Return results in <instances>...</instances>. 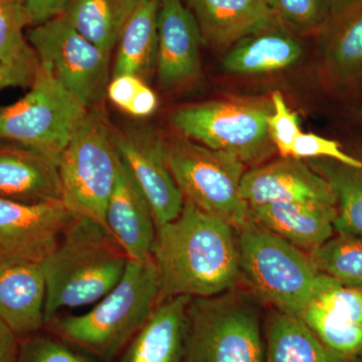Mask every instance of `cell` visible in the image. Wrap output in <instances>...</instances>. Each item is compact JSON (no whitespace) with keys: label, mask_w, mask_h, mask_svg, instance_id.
Masks as SVG:
<instances>
[{"label":"cell","mask_w":362,"mask_h":362,"mask_svg":"<svg viewBox=\"0 0 362 362\" xmlns=\"http://www.w3.org/2000/svg\"><path fill=\"white\" fill-rule=\"evenodd\" d=\"M273 104L265 99L214 100L181 107L171 114L170 123L188 139L257 165L277 151L269 136Z\"/></svg>","instance_id":"obj_7"},{"label":"cell","mask_w":362,"mask_h":362,"mask_svg":"<svg viewBox=\"0 0 362 362\" xmlns=\"http://www.w3.org/2000/svg\"><path fill=\"white\" fill-rule=\"evenodd\" d=\"M202 40L194 14L181 0H161L156 70L162 87H180L199 76Z\"/></svg>","instance_id":"obj_14"},{"label":"cell","mask_w":362,"mask_h":362,"mask_svg":"<svg viewBox=\"0 0 362 362\" xmlns=\"http://www.w3.org/2000/svg\"><path fill=\"white\" fill-rule=\"evenodd\" d=\"M202 40L232 47L276 20L265 0H188Z\"/></svg>","instance_id":"obj_21"},{"label":"cell","mask_w":362,"mask_h":362,"mask_svg":"<svg viewBox=\"0 0 362 362\" xmlns=\"http://www.w3.org/2000/svg\"><path fill=\"white\" fill-rule=\"evenodd\" d=\"M265 339L258 301L235 288L192 298L185 362H264Z\"/></svg>","instance_id":"obj_5"},{"label":"cell","mask_w":362,"mask_h":362,"mask_svg":"<svg viewBox=\"0 0 362 362\" xmlns=\"http://www.w3.org/2000/svg\"><path fill=\"white\" fill-rule=\"evenodd\" d=\"M112 103L134 117L152 115L158 106L156 92L137 76L121 75L112 78L107 88Z\"/></svg>","instance_id":"obj_31"},{"label":"cell","mask_w":362,"mask_h":362,"mask_svg":"<svg viewBox=\"0 0 362 362\" xmlns=\"http://www.w3.org/2000/svg\"><path fill=\"white\" fill-rule=\"evenodd\" d=\"M18 335L0 319V362H18L21 344Z\"/></svg>","instance_id":"obj_38"},{"label":"cell","mask_w":362,"mask_h":362,"mask_svg":"<svg viewBox=\"0 0 362 362\" xmlns=\"http://www.w3.org/2000/svg\"><path fill=\"white\" fill-rule=\"evenodd\" d=\"M242 275L274 310L301 317L332 278L321 273L308 252L250 218L237 228Z\"/></svg>","instance_id":"obj_4"},{"label":"cell","mask_w":362,"mask_h":362,"mask_svg":"<svg viewBox=\"0 0 362 362\" xmlns=\"http://www.w3.org/2000/svg\"><path fill=\"white\" fill-rule=\"evenodd\" d=\"M357 157L362 160V154ZM305 161L328 181L337 195L335 233L362 237V166L352 168L331 159Z\"/></svg>","instance_id":"obj_26"},{"label":"cell","mask_w":362,"mask_h":362,"mask_svg":"<svg viewBox=\"0 0 362 362\" xmlns=\"http://www.w3.org/2000/svg\"><path fill=\"white\" fill-rule=\"evenodd\" d=\"M68 0H23L32 25H40L61 16Z\"/></svg>","instance_id":"obj_37"},{"label":"cell","mask_w":362,"mask_h":362,"mask_svg":"<svg viewBox=\"0 0 362 362\" xmlns=\"http://www.w3.org/2000/svg\"><path fill=\"white\" fill-rule=\"evenodd\" d=\"M18 362H89L58 341L45 337L26 340L20 346Z\"/></svg>","instance_id":"obj_35"},{"label":"cell","mask_w":362,"mask_h":362,"mask_svg":"<svg viewBox=\"0 0 362 362\" xmlns=\"http://www.w3.org/2000/svg\"><path fill=\"white\" fill-rule=\"evenodd\" d=\"M28 44L42 65L86 108H96L107 95L111 54L80 35L59 16L28 33Z\"/></svg>","instance_id":"obj_10"},{"label":"cell","mask_w":362,"mask_h":362,"mask_svg":"<svg viewBox=\"0 0 362 362\" xmlns=\"http://www.w3.org/2000/svg\"><path fill=\"white\" fill-rule=\"evenodd\" d=\"M318 37L324 82L340 90L362 78V1L329 18Z\"/></svg>","instance_id":"obj_19"},{"label":"cell","mask_w":362,"mask_h":362,"mask_svg":"<svg viewBox=\"0 0 362 362\" xmlns=\"http://www.w3.org/2000/svg\"><path fill=\"white\" fill-rule=\"evenodd\" d=\"M45 280L40 263L0 264V319L18 337L45 323Z\"/></svg>","instance_id":"obj_20"},{"label":"cell","mask_w":362,"mask_h":362,"mask_svg":"<svg viewBox=\"0 0 362 362\" xmlns=\"http://www.w3.org/2000/svg\"><path fill=\"white\" fill-rule=\"evenodd\" d=\"M308 252L321 273L345 287L362 292V237L337 233Z\"/></svg>","instance_id":"obj_27"},{"label":"cell","mask_w":362,"mask_h":362,"mask_svg":"<svg viewBox=\"0 0 362 362\" xmlns=\"http://www.w3.org/2000/svg\"><path fill=\"white\" fill-rule=\"evenodd\" d=\"M160 279L153 258L128 261L122 279L82 315L54 318L62 337L101 358H111L134 338L160 303Z\"/></svg>","instance_id":"obj_3"},{"label":"cell","mask_w":362,"mask_h":362,"mask_svg":"<svg viewBox=\"0 0 362 362\" xmlns=\"http://www.w3.org/2000/svg\"><path fill=\"white\" fill-rule=\"evenodd\" d=\"M351 362H362V354L361 356L357 357V358L354 359V361H352Z\"/></svg>","instance_id":"obj_40"},{"label":"cell","mask_w":362,"mask_h":362,"mask_svg":"<svg viewBox=\"0 0 362 362\" xmlns=\"http://www.w3.org/2000/svg\"><path fill=\"white\" fill-rule=\"evenodd\" d=\"M361 1L362 0H325L330 18L339 16L340 13H344L347 9L351 8Z\"/></svg>","instance_id":"obj_39"},{"label":"cell","mask_w":362,"mask_h":362,"mask_svg":"<svg viewBox=\"0 0 362 362\" xmlns=\"http://www.w3.org/2000/svg\"><path fill=\"white\" fill-rule=\"evenodd\" d=\"M243 199L249 206L274 202H319L337 206L328 181L302 159L282 157L245 173Z\"/></svg>","instance_id":"obj_13"},{"label":"cell","mask_w":362,"mask_h":362,"mask_svg":"<svg viewBox=\"0 0 362 362\" xmlns=\"http://www.w3.org/2000/svg\"><path fill=\"white\" fill-rule=\"evenodd\" d=\"M273 112L268 118V130L271 141L282 157H290L293 144L300 133L299 116L286 103L282 93H272Z\"/></svg>","instance_id":"obj_32"},{"label":"cell","mask_w":362,"mask_h":362,"mask_svg":"<svg viewBox=\"0 0 362 362\" xmlns=\"http://www.w3.org/2000/svg\"><path fill=\"white\" fill-rule=\"evenodd\" d=\"M74 218L63 202L28 204L0 199V264L42 263Z\"/></svg>","instance_id":"obj_12"},{"label":"cell","mask_w":362,"mask_h":362,"mask_svg":"<svg viewBox=\"0 0 362 362\" xmlns=\"http://www.w3.org/2000/svg\"><path fill=\"white\" fill-rule=\"evenodd\" d=\"M165 147L169 169L185 199L235 228L250 220L240 190L246 165L237 156L187 137L165 142Z\"/></svg>","instance_id":"obj_9"},{"label":"cell","mask_w":362,"mask_h":362,"mask_svg":"<svg viewBox=\"0 0 362 362\" xmlns=\"http://www.w3.org/2000/svg\"><path fill=\"white\" fill-rule=\"evenodd\" d=\"M278 18L252 33L226 52L221 68L226 74L259 76L286 70L302 59L304 45Z\"/></svg>","instance_id":"obj_18"},{"label":"cell","mask_w":362,"mask_h":362,"mask_svg":"<svg viewBox=\"0 0 362 362\" xmlns=\"http://www.w3.org/2000/svg\"><path fill=\"white\" fill-rule=\"evenodd\" d=\"M264 362H345L299 317L274 310L267 320Z\"/></svg>","instance_id":"obj_25"},{"label":"cell","mask_w":362,"mask_h":362,"mask_svg":"<svg viewBox=\"0 0 362 362\" xmlns=\"http://www.w3.org/2000/svg\"><path fill=\"white\" fill-rule=\"evenodd\" d=\"M118 161L114 130L103 111L89 109L58 162L62 202L75 218L107 228Z\"/></svg>","instance_id":"obj_6"},{"label":"cell","mask_w":362,"mask_h":362,"mask_svg":"<svg viewBox=\"0 0 362 362\" xmlns=\"http://www.w3.org/2000/svg\"><path fill=\"white\" fill-rule=\"evenodd\" d=\"M290 157L302 160L331 159L352 168L362 166L361 159L346 153L340 143L314 133H300L293 144Z\"/></svg>","instance_id":"obj_33"},{"label":"cell","mask_w":362,"mask_h":362,"mask_svg":"<svg viewBox=\"0 0 362 362\" xmlns=\"http://www.w3.org/2000/svg\"><path fill=\"white\" fill-rule=\"evenodd\" d=\"M161 0H139L117 44L113 77L139 78L156 68L158 52V13Z\"/></svg>","instance_id":"obj_23"},{"label":"cell","mask_w":362,"mask_h":362,"mask_svg":"<svg viewBox=\"0 0 362 362\" xmlns=\"http://www.w3.org/2000/svg\"><path fill=\"white\" fill-rule=\"evenodd\" d=\"M249 207L252 221L306 252L334 235L337 206L319 202H274Z\"/></svg>","instance_id":"obj_17"},{"label":"cell","mask_w":362,"mask_h":362,"mask_svg":"<svg viewBox=\"0 0 362 362\" xmlns=\"http://www.w3.org/2000/svg\"><path fill=\"white\" fill-rule=\"evenodd\" d=\"M192 298L163 300L131 341L123 362H185Z\"/></svg>","instance_id":"obj_22"},{"label":"cell","mask_w":362,"mask_h":362,"mask_svg":"<svg viewBox=\"0 0 362 362\" xmlns=\"http://www.w3.org/2000/svg\"><path fill=\"white\" fill-rule=\"evenodd\" d=\"M32 25L23 0H0V63L35 54L23 30Z\"/></svg>","instance_id":"obj_29"},{"label":"cell","mask_w":362,"mask_h":362,"mask_svg":"<svg viewBox=\"0 0 362 362\" xmlns=\"http://www.w3.org/2000/svg\"><path fill=\"white\" fill-rule=\"evenodd\" d=\"M274 16L292 32L317 35L329 21L325 0H265Z\"/></svg>","instance_id":"obj_30"},{"label":"cell","mask_w":362,"mask_h":362,"mask_svg":"<svg viewBox=\"0 0 362 362\" xmlns=\"http://www.w3.org/2000/svg\"><path fill=\"white\" fill-rule=\"evenodd\" d=\"M300 318L342 361L351 362L362 354V325L338 316L314 300Z\"/></svg>","instance_id":"obj_28"},{"label":"cell","mask_w":362,"mask_h":362,"mask_svg":"<svg viewBox=\"0 0 362 362\" xmlns=\"http://www.w3.org/2000/svg\"><path fill=\"white\" fill-rule=\"evenodd\" d=\"M128 258L108 228L75 218L40 263L45 280V323L59 311L97 303L115 287Z\"/></svg>","instance_id":"obj_2"},{"label":"cell","mask_w":362,"mask_h":362,"mask_svg":"<svg viewBox=\"0 0 362 362\" xmlns=\"http://www.w3.org/2000/svg\"><path fill=\"white\" fill-rule=\"evenodd\" d=\"M152 258L161 302L216 296L235 288L242 277L237 228L187 199L177 218L157 228Z\"/></svg>","instance_id":"obj_1"},{"label":"cell","mask_w":362,"mask_h":362,"mask_svg":"<svg viewBox=\"0 0 362 362\" xmlns=\"http://www.w3.org/2000/svg\"><path fill=\"white\" fill-rule=\"evenodd\" d=\"M139 0H68L61 16L80 35L111 54Z\"/></svg>","instance_id":"obj_24"},{"label":"cell","mask_w":362,"mask_h":362,"mask_svg":"<svg viewBox=\"0 0 362 362\" xmlns=\"http://www.w3.org/2000/svg\"><path fill=\"white\" fill-rule=\"evenodd\" d=\"M118 156L142 190L153 213L157 228L175 220L185 197L169 169L165 142L148 127L114 131Z\"/></svg>","instance_id":"obj_11"},{"label":"cell","mask_w":362,"mask_h":362,"mask_svg":"<svg viewBox=\"0 0 362 362\" xmlns=\"http://www.w3.org/2000/svg\"><path fill=\"white\" fill-rule=\"evenodd\" d=\"M358 116H359V119H361V120L362 121V107L361 109H359Z\"/></svg>","instance_id":"obj_41"},{"label":"cell","mask_w":362,"mask_h":362,"mask_svg":"<svg viewBox=\"0 0 362 362\" xmlns=\"http://www.w3.org/2000/svg\"><path fill=\"white\" fill-rule=\"evenodd\" d=\"M0 199L28 204L62 202L58 163L37 150L0 140Z\"/></svg>","instance_id":"obj_16"},{"label":"cell","mask_w":362,"mask_h":362,"mask_svg":"<svg viewBox=\"0 0 362 362\" xmlns=\"http://www.w3.org/2000/svg\"><path fill=\"white\" fill-rule=\"evenodd\" d=\"M30 92L0 107V140L18 143L58 163L88 109L40 63Z\"/></svg>","instance_id":"obj_8"},{"label":"cell","mask_w":362,"mask_h":362,"mask_svg":"<svg viewBox=\"0 0 362 362\" xmlns=\"http://www.w3.org/2000/svg\"><path fill=\"white\" fill-rule=\"evenodd\" d=\"M106 226L129 259H152L157 226L148 201L119 157Z\"/></svg>","instance_id":"obj_15"},{"label":"cell","mask_w":362,"mask_h":362,"mask_svg":"<svg viewBox=\"0 0 362 362\" xmlns=\"http://www.w3.org/2000/svg\"><path fill=\"white\" fill-rule=\"evenodd\" d=\"M313 300L338 316L362 325V292L345 287L332 279Z\"/></svg>","instance_id":"obj_34"},{"label":"cell","mask_w":362,"mask_h":362,"mask_svg":"<svg viewBox=\"0 0 362 362\" xmlns=\"http://www.w3.org/2000/svg\"><path fill=\"white\" fill-rule=\"evenodd\" d=\"M39 66L37 54L28 58L0 63V90L9 87L30 88Z\"/></svg>","instance_id":"obj_36"}]
</instances>
